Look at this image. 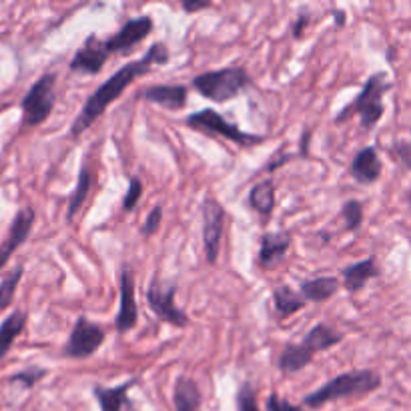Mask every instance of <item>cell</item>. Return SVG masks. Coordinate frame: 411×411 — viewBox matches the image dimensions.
Listing matches in <instances>:
<instances>
[{
  "label": "cell",
  "mask_w": 411,
  "mask_h": 411,
  "mask_svg": "<svg viewBox=\"0 0 411 411\" xmlns=\"http://www.w3.org/2000/svg\"><path fill=\"white\" fill-rule=\"evenodd\" d=\"M313 357L303 343H289L283 349V353L279 355V369L283 373H299L301 369H305L313 361Z\"/></svg>",
  "instance_id": "484cf974"
},
{
  "label": "cell",
  "mask_w": 411,
  "mask_h": 411,
  "mask_svg": "<svg viewBox=\"0 0 411 411\" xmlns=\"http://www.w3.org/2000/svg\"><path fill=\"white\" fill-rule=\"evenodd\" d=\"M105 337L107 333L102 327L88 321L86 317H79L62 347V355L71 359H88L99 351L100 345L105 343Z\"/></svg>",
  "instance_id": "52a82bcc"
},
{
  "label": "cell",
  "mask_w": 411,
  "mask_h": 411,
  "mask_svg": "<svg viewBox=\"0 0 411 411\" xmlns=\"http://www.w3.org/2000/svg\"><path fill=\"white\" fill-rule=\"evenodd\" d=\"M93 184H95V173L90 169V163L88 159H85L83 167L79 170V183H76V189L71 195V203H69V209H67V223H72L76 213L81 211V207L85 205V201L90 195L93 191Z\"/></svg>",
  "instance_id": "44dd1931"
},
{
  "label": "cell",
  "mask_w": 411,
  "mask_h": 411,
  "mask_svg": "<svg viewBox=\"0 0 411 411\" xmlns=\"http://www.w3.org/2000/svg\"><path fill=\"white\" fill-rule=\"evenodd\" d=\"M249 85H251V76L243 67H227L219 71L203 72L193 79V88L198 95L215 102H227L235 99Z\"/></svg>",
  "instance_id": "277c9868"
},
{
  "label": "cell",
  "mask_w": 411,
  "mask_h": 411,
  "mask_svg": "<svg viewBox=\"0 0 411 411\" xmlns=\"http://www.w3.org/2000/svg\"><path fill=\"white\" fill-rule=\"evenodd\" d=\"M153 32V18L151 16H139L127 20L116 34L105 41L107 53L113 55H125L130 53L139 43H142Z\"/></svg>",
  "instance_id": "30bf717a"
},
{
  "label": "cell",
  "mask_w": 411,
  "mask_h": 411,
  "mask_svg": "<svg viewBox=\"0 0 411 411\" xmlns=\"http://www.w3.org/2000/svg\"><path fill=\"white\" fill-rule=\"evenodd\" d=\"M187 95L189 90L183 85H153L142 88L139 99L161 105L169 111H179L187 105Z\"/></svg>",
  "instance_id": "9a60e30c"
},
{
  "label": "cell",
  "mask_w": 411,
  "mask_h": 411,
  "mask_svg": "<svg viewBox=\"0 0 411 411\" xmlns=\"http://www.w3.org/2000/svg\"><path fill=\"white\" fill-rule=\"evenodd\" d=\"M109 53L105 48V41L99 39L97 34L86 36L85 44L76 50V55L71 58L69 69L72 72H81V74H99L102 67L109 60Z\"/></svg>",
  "instance_id": "7c38bea8"
},
{
  "label": "cell",
  "mask_w": 411,
  "mask_h": 411,
  "mask_svg": "<svg viewBox=\"0 0 411 411\" xmlns=\"http://www.w3.org/2000/svg\"><path fill=\"white\" fill-rule=\"evenodd\" d=\"M55 102H57V74L46 72L30 86L29 93L20 100L22 127L34 128L43 125L53 113Z\"/></svg>",
  "instance_id": "5b68a950"
},
{
  "label": "cell",
  "mask_w": 411,
  "mask_h": 411,
  "mask_svg": "<svg viewBox=\"0 0 411 411\" xmlns=\"http://www.w3.org/2000/svg\"><path fill=\"white\" fill-rule=\"evenodd\" d=\"M29 313L22 309H15L2 323H0V361L13 349L16 337L27 329Z\"/></svg>",
  "instance_id": "d6986e66"
},
{
  "label": "cell",
  "mask_w": 411,
  "mask_h": 411,
  "mask_svg": "<svg viewBox=\"0 0 411 411\" xmlns=\"http://www.w3.org/2000/svg\"><path fill=\"white\" fill-rule=\"evenodd\" d=\"M341 341H343V335H341L339 331H335L333 327L319 323V325L313 327L301 343H303V347H305L309 353L315 355L321 353V351H327V349H331V347H335Z\"/></svg>",
  "instance_id": "7402d4cb"
},
{
  "label": "cell",
  "mask_w": 411,
  "mask_h": 411,
  "mask_svg": "<svg viewBox=\"0 0 411 411\" xmlns=\"http://www.w3.org/2000/svg\"><path fill=\"white\" fill-rule=\"evenodd\" d=\"M169 60V48L163 43H155L147 55L139 60H133L123 65L119 71L114 72L113 76H109L102 85L86 99L83 111L79 113V116L74 119V123L71 125V137L76 139L85 133L86 128H90V125L99 119L100 114L105 113L114 100H119V97L127 90L128 86L133 85L141 74H147L151 71L153 65H167Z\"/></svg>",
  "instance_id": "6da1fadb"
},
{
  "label": "cell",
  "mask_w": 411,
  "mask_h": 411,
  "mask_svg": "<svg viewBox=\"0 0 411 411\" xmlns=\"http://www.w3.org/2000/svg\"><path fill=\"white\" fill-rule=\"evenodd\" d=\"M142 197V183L139 181V177H130L128 179V189L127 195L123 198V209L125 211H133L137 207V203L141 201Z\"/></svg>",
  "instance_id": "4dcf8cb0"
},
{
  "label": "cell",
  "mask_w": 411,
  "mask_h": 411,
  "mask_svg": "<svg viewBox=\"0 0 411 411\" xmlns=\"http://www.w3.org/2000/svg\"><path fill=\"white\" fill-rule=\"evenodd\" d=\"M382 387V375L373 369H357V371H347L319 387L303 399V405L319 410L329 401L343 399V397H363L369 396L371 391Z\"/></svg>",
  "instance_id": "7a4b0ae2"
},
{
  "label": "cell",
  "mask_w": 411,
  "mask_h": 411,
  "mask_svg": "<svg viewBox=\"0 0 411 411\" xmlns=\"http://www.w3.org/2000/svg\"><path fill=\"white\" fill-rule=\"evenodd\" d=\"M139 383V379H130V382L121 383L119 387H102V385H95L93 393L99 401L100 411H123L130 403L128 399V391Z\"/></svg>",
  "instance_id": "ac0fdd59"
},
{
  "label": "cell",
  "mask_w": 411,
  "mask_h": 411,
  "mask_svg": "<svg viewBox=\"0 0 411 411\" xmlns=\"http://www.w3.org/2000/svg\"><path fill=\"white\" fill-rule=\"evenodd\" d=\"M265 410L267 411H303V407L289 403L287 399H281L277 393H271V396L267 397Z\"/></svg>",
  "instance_id": "d6a6232c"
},
{
  "label": "cell",
  "mask_w": 411,
  "mask_h": 411,
  "mask_svg": "<svg viewBox=\"0 0 411 411\" xmlns=\"http://www.w3.org/2000/svg\"><path fill=\"white\" fill-rule=\"evenodd\" d=\"M273 307L281 319H287L305 307V299L301 297V293H295L289 285H283L273 291Z\"/></svg>",
  "instance_id": "cb8c5ba5"
},
{
  "label": "cell",
  "mask_w": 411,
  "mask_h": 411,
  "mask_svg": "<svg viewBox=\"0 0 411 411\" xmlns=\"http://www.w3.org/2000/svg\"><path fill=\"white\" fill-rule=\"evenodd\" d=\"M309 20H311V16L307 15V13H303V15L297 16L295 25H293V36H295V39H301V36H303V32L307 29Z\"/></svg>",
  "instance_id": "d590c367"
},
{
  "label": "cell",
  "mask_w": 411,
  "mask_h": 411,
  "mask_svg": "<svg viewBox=\"0 0 411 411\" xmlns=\"http://www.w3.org/2000/svg\"><path fill=\"white\" fill-rule=\"evenodd\" d=\"M22 275H25V265L20 263L11 273H6L2 277V281H0V309H6V307L13 305L16 289H18V283H20Z\"/></svg>",
  "instance_id": "4316f807"
},
{
  "label": "cell",
  "mask_w": 411,
  "mask_h": 411,
  "mask_svg": "<svg viewBox=\"0 0 411 411\" xmlns=\"http://www.w3.org/2000/svg\"><path fill=\"white\" fill-rule=\"evenodd\" d=\"M410 205H411V193H410Z\"/></svg>",
  "instance_id": "ab89813d"
},
{
  "label": "cell",
  "mask_w": 411,
  "mask_h": 411,
  "mask_svg": "<svg viewBox=\"0 0 411 411\" xmlns=\"http://www.w3.org/2000/svg\"><path fill=\"white\" fill-rule=\"evenodd\" d=\"M375 277H379V265H377L375 257H368V259L353 263L341 271V281L349 293L361 291Z\"/></svg>",
  "instance_id": "e0dca14e"
},
{
  "label": "cell",
  "mask_w": 411,
  "mask_h": 411,
  "mask_svg": "<svg viewBox=\"0 0 411 411\" xmlns=\"http://www.w3.org/2000/svg\"><path fill=\"white\" fill-rule=\"evenodd\" d=\"M46 373H48V371L43 368H29V369H22V371H18V373H15V375H11V377H8V382L22 383L27 389H32L36 383L46 377Z\"/></svg>",
  "instance_id": "f1b7e54d"
},
{
  "label": "cell",
  "mask_w": 411,
  "mask_h": 411,
  "mask_svg": "<svg viewBox=\"0 0 411 411\" xmlns=\"http://www.w3.org/2000/svg\"><path fill=\"white\" fill-rule=\"evenodd\" d=\"M341 217L345 219V225L349 231H357L363 223V205L355 198L347 201L341 209Z\"/></svg>",
  "instance_id": "83f0119b"
},
{
  "label": "cell",
  "mask_w": 411,
  "mask_h": 411,
  "mask_svg": "<svg viewBox=\"0 0 411 411\" xmlns=\"http://www.w3.org/2000/svg\"><path fill=\"white\" fill-rule=\"evenodd\" d=\"M175 295H177V285H165L161 281V277L155 275L147 291V301H149L151 311L155 313L161 321L183 329L189 325V317L175 305Z\"/></svg>",
  "instance_id": "ba28073f"
},
{
  "label": "cell",
  "mask_w": 411,
  "mask_h": 411,
  "mask_svg": "<svg viewBox=\"0 0 411 411\" xmlns=\"http://www.w3.org/2000/svg\"><path fill=\"white\" fill-rule=\"evenodd\" d=\"M34 221H36V213H34L32 207H22L15 215L11 229H8V235L0 245V271L6 267L8 259L15 255L16 249H20L25 241L29 239L30 231L34 227Z\"/></svg>",
  "instance_id": "8fae6325"
},
{
  "label": "cell",
  "mask_w": 411,
  "mask_h": 411,
  "mask_svg": "<svg viewBox=\"0 0 411 411\" xmlns=\"http://www.w3.org/2000/svg\"><path fill=\"white\" fill-rule=\"evenodd\" d=\"M382 161L373 147L361 149L351 161V177L357 183L371 184L382 177Z\"/></svg>",
  "instance_id": "2e32d148"
},
{
  "label": "cell",
  "mask_w": 411,
  "mask_h": 411,
  "mask_svg": "<svg viewBox=\"0 0 411 411\" xmlns=\"http://www.w3.org/2000/svg\"><path fill=\"white\" fill-rule=\"evenodd\" d=\"M391 88L387 83V74L385 72H375L368 79V83L363 85L361 93L357 95L353 102H349L347 107L341 109V113L335 116V123H345L351 116H359L361 128H373L382 121L383 111V95Z\"/></svg>",
  "instance_id": "3957f363"
},
{
  "label": "cell",
  "mask_w": 411,
  "mask_h": 411,
  "mask_svg": "<svg viewBox=\"0 0 411 411\" xmlns=\"http://www.w3.org/2000/svg\"><path fill=\"white\" fill-rule=\"evenodd\" d=\"M183 11L184 13H198V11H207V8H211L213 4L211 2H205V0H201V2H195V0H183Z\"/></svg>",
  "instance_id": "e575fe53"
},
{
  "label": "cell",
  "mask_w": 411,
  "mask_h": 411,
  "mask_svg": "<svg viewBox=\"0 0 411 411\" xmlns=\"http://www.w3.org/2000/svg\"><path fill=\"white\" fill-rule=\"evenodd\" d=\"M127 411H137V410H135V405H133V403H128Z\"/></svg>",
  "instance_id": "f35d334b"
},
{
  "label": "cell",
  "mask_w": 411,
  "mask_h": 411,
  "mask_svg": "<svg viewBox=\"0 0 411 411\" xmlns=\"http://www.w3.org/2000/svg\"><path fill=\"white\" fill-rule=\"evenodd\" d=\"M173 401H175V411H198L203 396H201L197 382L184 375L177 377Z\"/></svg>",
  "instance_id": "ffe728a7"
},
{
  "label": "cell",
  "mask_w": 411,
  "mask_h": 411,
  "mask_svg": "<svg viewBox=\"0 0 411 411\" xmlns=\"http://www.w3.org/2000/svg\"><path fill=\"white\" fill-rule=\"evenodd\" d=\"M309 139H311V130H305V135L301 137V153L303 155L309 153Z\"/></svg>",
  "instance_id": "8d00e7d4"
},
{
  "label": "cell",
  "mask_w": 411,
  "mask_h": 411,
  "mask_svg": "<svg viewBox=\"0 0 411 411\" xmlns=\"http://www.w3.org/2000/svg\"><path fill=\"white\" fill-rule=\"evenodd\" d=\"M203 247L205 259L209 265H215L221 253V239L225 229V209L213 197H205L203 201Z\"/></svg>",
  "instance_id": "9c48e42d"
},
{
  "label": "cell",
  "mask_w": 411,
  "mask_h": 411,
  "mask_svg": "<svg viewBox=\"0 0 411 411\" xmlns=\"http://www.w3.org/2000/svg\"><path fill=\"white\" fill-rule=\"evenodd\" d=\"M184 123H187V127H191L193 130L223 137V139L235 142V144H239V147H255L259 142L265 141V137L243 133L237 125L229 123L227 119H223V116L217 113V111H213V109H203V111H198V113L191 114V116L184 119Z\"/></svg>",
  "instance_id": "8992f818"
},
{
  "label": "cell",
  "mask_w": 411,
  "mask_h": 411,
  "mask_svg": "<svg viewBox=\"0 0 411 411\" xmlns=\"http://www.w3.org/2000/svg\"><path fill=\"white\" fill-rule=\"evenodd\" d=\"M333 18H335V22H337V27H343V25H345V20H347L343 11H335V13H333Z\"/></svg>",
  "instance_id": "74e56055"
},
{
  "label": "cell",
  "mask_w": 411,
  "mask_h": 411,
  "mask_svg": "<svg viewBox=\"0 0 411 411\" xmlns=\"http://www.w3.org/2000/svg\"><path fill=\"white\" fill-rule=\"evenodd\" d=\"M289 247H291V233H287V231L265 233L261 237V245H259V257H257L259 267L271 269V267L279 265L287 255Z\"/></svg>",
  "instance_id": "5bb4252c"
},
{
  "label": "cell",
  "mask_w": 411,
  "mask_h": 411,
  "mask_svg": "<svg viewBox=\"0 0 411 411\" xmlns=\"http://www.w3.org/2000/svg\"><path fill=\"white\" fill-rule=\"evenodd\" d=\"M237 411H259L257 405V391L249 382H245L237 393Z\"/></svg>",
  "instance_id": "f546056e"
},
{
  "label": "cell",
  "mask_w": 411,
  "mask_h": 411,
  "mask_svg": "<svg viewBox=\"0 0 411 411\" xmlns=\"http://www.w3.org/2000/svg\"><path fill=\"white\" fill-rule=\"evenodd\" d=\"M393 151H396L397 159L401 161V165L411 170V141H405V139L397 141L393 144Z\"/></svg>",
  "instance_id": "836d02e7"
},
{
  "label": "cell",
  "mask_w": 411,
  "mask_h": 411,
  "mask_svg": "<svg viewBox=\"0 0 411 411\" xmlns=\"http://www.w3.org/2000/svg\"><path fill=\"white\" fill-rule=\"evenodd\" d=\"M249 205L261 217H269L275 209V183L273 179H263L249 193Z\"/></svg>",
  "instance_id": "d4e9b609"
},
{
  "label": "cell",
  "mask_w": 411,
  "mask_h": 411,
  "mask_svg": "<svg viewBox=\"0 0 411 411\" xmlns=\"http://www.w3.org/2000/svg\"><path fill=\"white\" fill-rule=\"evenodd\" d=\"M161 221H163V207L156 205L155 209L147 215V219H144V223H142V237H153L156 231H159V227H161Z\"/></svg>",
  "instance_id": "1f68e13d"
},
{
  "label": "cell",
  "mask_w": 411,
  "mask_h": 411,
  "mask_svg": "<svg viewBox=\"0 0 411 411\" xmlns=\"http://www.w3.org/2000/svg\"><path fill=\"white\" fill-rule=\"evenodd\" d=\"M339 279L337 277H315L301 283V297L311 303H323L329 301L339 289Z\"/></svg>",
  "instance_id": "603a6c76"
},
{
  "label": "cell",
  "mask_w": 411,
  "mask_h": 411,
  "mask_svg": "<svg viewBox=\"0 0 411 411\" xmlns=\"http://www.w3.org/2000/svg\"><path fill=\"white\" fill-rule=\"evenodd\" d=\"M139 321V309L135 301V275L130 267H123L121 271V305L114 319V327L119 333H127L135 329Z\"/></svg>",
  "instance_id": "4fadbf2b"
}]
</instances>
